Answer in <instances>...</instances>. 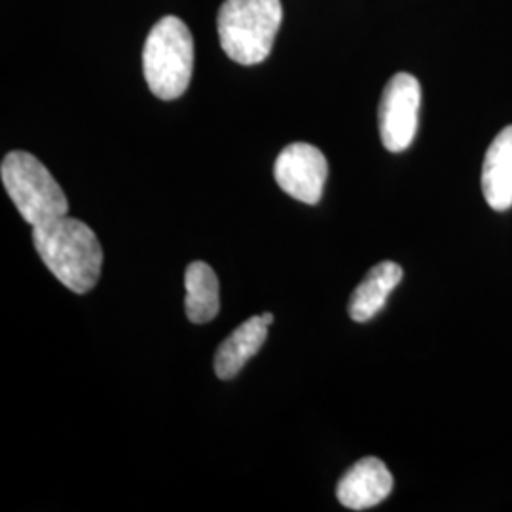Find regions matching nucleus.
Segmentation results:
<instances>
[{
    "label": "nucleus",
    "instance_id": "nucleus-1",
    "mask_svg": "<svg viewBox=\"0 0 512 512\" xmlns=\"http://www.w3.org/2000/svg\"><path fill=\"white\" fill-rule=\"evenodd\" d=\"M35 249L69 291L88 293L99 281L103 249L92 228L69 215L33 228Z\"/></svg>",
    "mask_w": 512,
    "mask_h": 512
},
{
    "label": "nucleus",
    "instance_id": "nucleus-2",
    "mask_svg": "<svg viewBox=\"0 0 512 512\" xmlns=\"http://www.w3.org/2000/svg\"><path fill=\"white\" fill-rule=\"evenodd\" d=\"M281 21V0H224L217 19L220 46L239 65H258L272 52Z\"/></svg>",
    "mask_w": 512,
    "mask_h": 512
},
{
    "label": "nucleus",
    "instance_id": "nucleus-3",
    "mask_svg": "<svg viewBox=\"0 0 512 512\" xmlns=\"http://www.w3.org/2000/svg\"><path fill=\"white\" fill-rule=\"evenodd\" d=\"M194 71V38L186 23L175 16L160 19L148 33L143 48V73L158 99H179L190 86Z\"/></svg>",
    "mask_w": 512,
    "mask_h": 512
},
{
    "label": "nucleus",
    "instance_id": "nucleus-4",
    "mask_svg": "<svg viewBox=\"0 0 512 512\" xmlns=\"http://www.w3.org/2000/svg\"><path fill=\"white\" fill-rule=\"evenodd\" d=\"M2 184L33 228L69 215V200L52 173L29 152L14 150L0 165Z\"/></svg>",
    "mask_w": 512,
    "mask_h": 512
},
{
    "label": "nucleus",
    "instance_id": "nucleus-5",
    "mask_svg": "<svg viewBox=\"0 0 512 512\" xmlns=\"http://www.w3.org/2000/svg\"><path fill=\"white\" fill-rule=\"evenodd\" d=\"M420 105L421 86L416 76L399 73L387 82L378 109V126L389 152H404L412 145L418 131Z\"/></svg>",
    "mask_w": 512,
    "mask_h": 512
},
{
    "label": "nucleus",
    "instance_id": "nucleus-6",
    "mask_svg": "<svg viewBox=\"0 0 512 512\" xmlns=\"http://www.w3.org/2000/svg\"><path fill=\"white\" fill-rule=\"evenodd\" d=\"M274 175L285 194L296 202L315 205L323 196L329 164L319 148L308 143H293L277 156Z\"/></svg>",
    "mask_w": 512,
    "mask_h": 512
},
{
    "label": "nucleus",
    "instance_id": "nucleus-7",
    "mask_svg": "<svg viewBox=\"0 0 512 512\" xmlns=\"http://www.w3.org/2000/svg\"><path fill=\"white\" fill-rule=\"evenodd\" d=\"M393 490V475L378 458L359 459L336 486L338 501L351 511H366L380 505Z\"/></svg>",
    "mask_w": 512,
    "mask_h": 512
},
{
    "label": "nucleus",
    "instance_id": "nucleus-8",
    "mask_svg": "<svg viewBox=\"0 0 512 512\" xmlns=\"http://www.w3.org/2000/svg\"><path fill=\"white\" fill-rule=\"evenodd\" d=\"M482 192L495 211L512 207V126L503 129L488 148L482 165Z\"/></svg>",
    "mask_w": 512,
    "mask_h": 512
},
{
    "label": "nucleus",
    "instance_id": "nucleus-9",
    "mask_svg": "<svg viewBox=\"0 0 512 512\" xmlns=\"http://www.w3.org/2000/svg\"><path fill=\"white\" fill-rule=\"evenodd\" d=\"M268 323L255 315L241 323L217 349L215 372L220 380L236 378L247 361H251L268 338Z\"/></svg>",
    "mask_w": 512,
    "mask_h": 512
},
{
    "label": "nucleus",
    "instance_id": "nucleus-10",
    "mask_svg": "<svg viewBox=\"0 0 512 512\" xmlns=\"http://www.w3.org/2000/svg\"><path fill=\"white\" fill-rule=\"evenodd\" d=\"M403 275V268L391 260L374 266L349 298V317L357 323H366L376 317L384 310L389 294L403 281Z\"/></svg>",
    "mask_w": 512,
    "mask_h": 512
},
{
    "label": "nucleus",
    "instance_id": "nucleus-11",
    "mask_svg": "<svg viewBox=\"0 0 512 512\" xmlns=\"http://www.w3.org/2000/svg\"><path fill=\"white\" fill-rule=\"evenodd\" d=\"M184 287L186 317L196 325L213 321L220 310L219 277L215 270L202 260L190 262L184 274Z\"/></svg>",
    "mask_w": 512,
    "mask_h": 512
},
{
    "label": "nucleus",
    "instance_id": "nucleus-12",
    "mask_svg": "<svg viewBox=\"0 0 512 512\" xmlns=\"http://www.w3.org/2000/svg\"><path fill=\"white\" fill-rule=\"evenodd\" d=\"M262 319H264L268 325L274 323V315H272V313H262Z\"/></svg>",
    "mask_w": 512,
    "mask_h": 512
}]
</instances>
